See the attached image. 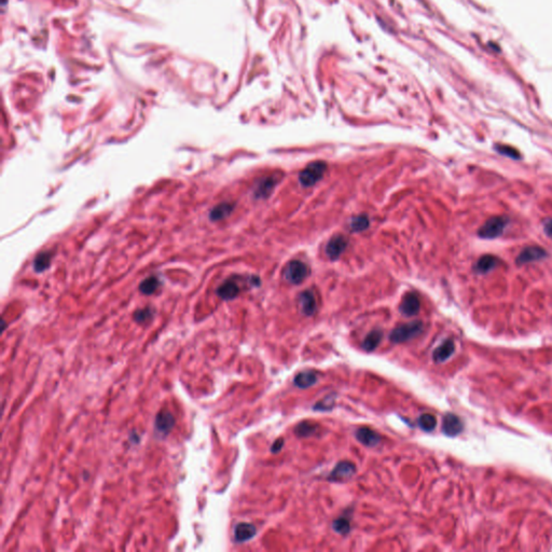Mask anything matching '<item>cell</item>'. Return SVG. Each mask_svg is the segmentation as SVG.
<instances>
[{"label": "cell", "instance_id": "16", "mask_svg": "<svg viewBox=\"0 0 552 552\" xmlns=\"http://www.w3.org/2000/svg\"><path fill=\"white\" fill-rule=\"evenodd\" d=\"M317 382V375L314 371H302L293 379V383L299 388H309Z\"/></svg>", "mask_w": 552, "mask_h": 552}, {"label": "cell", "instance_id": "12", "mask_svg": "<svg viewBox=\"0 0 552 552\" xmlns=\"http://www.w3.org/2000/svg\"><path fill=\"white\" fill-rule=\"evenodd\" d=\"M240 293V287L233 279H228L218 287L217 295L224 300H233Z\"/></svg>", "mask_w": 552, "mask_h": 552}, {"label": "cell", "instance_id": "19", "mask_svg": "<svg viewBox=\"0 0 552 552\" xmlns=\"http://www.w3.org/2000/svg\"><path fill=\"white\" fill-rule=\"evenodd\" d=\"M319 426L316 423L310 421H304L299 423L295 428V434L300 438H308L314 436L318 431Z\"/></svg>", "mask_w": 552, "mask_h": 552}, {"label": "cell", "instance_id": "2", "mask_svg": "<svg viewBox=\"0 0 552 552\" xmlns=\"http://www.w3.org/2000/svg\"><path fill=\"white\" fill-rule=\"evenodd\" d=\"M327 165L321 161H316L305 167L299 175V180L303 187H312L316 185L326 172Z\"/></svg>", "mask_w": 552, "mask_h": 552}, {"label": "cell", "instance_id": "31", "mask_svg": "<svg viewBox=\"0 0 552 552\" xmlns=\"http://www.w3.org/2000/svg\"><path fill=\"white\" fill-rule=\"evenodd\" d=\"M545 231L549 236H552V219L545 224Z\"/></svg>", "mask_w": 552, "mask_h": 552}, {"label": "cell", "instance_id": "25", "mask_svg": "<svg viewBox=\"0 0 552 552\" xmlns=\"http://www.w3.org/2000/svg\"><path fill=\"white\" fill-rule=\"evenodd\" d=\"M333 528L339 534L347 535L351 532L350 519H349V518H346V517H340V518H338L337 520H335V522L333 523Z\"/></svg>", "mask_w": 552, "mask_h": 552}, {"label": "cell", "instance_id": "7", "mask_svg": "<svg viewBox=\"0 0 552 552\" xmlns=\"http://www.w3.org/2000/svg\"><path fill=\"white\" fill-rule=\"evenodd\" d=\"M421 308V302L417 293L409 292L407 293L400 304V312L406 316H414L419 313Z\"/></svg>", "mask_w": 552, "mask_h": 552}, {"label": "cell", "instance_id": "24", "mask_svg": "<svg viewBox=\"0 0 552 552\" xmlns=\"http://www.w3.org/2000/svg\"><path fill=\"white\" fill-rule=\"evenodd\" d=\"M437 425V420L430 413H424L419 418V426L424 431H432Z\"/></svg>", "mask_w": 552, "mask_h": 552}, {"label": "cell", "instance_id": "15", "mask_svg": "<svg viewBox=\"0 0 552 552\" xmlns=\"http://www.w3.org/2000/svg\"><path fill=\"white\" fill-rule=\"evenodd\" d=\"M234 209V204L230 202H223L216 205L214 208H211L209 213V218L213 222H219L230 216Z\"/></svg>", "mask_w": 552, "mask_h": 552}, {"label": "cell", "instance_id": "18", "mask_svg": "<svg viewBox=\"0 0 552 552\" xmlns=\"http://www.w3.org/2000/svg\"><path fill=\"white\" fill-rule=\"evenodd\" d=\"M276 183H277V179L275 177H269V178H266V179H263L257 186V189L256 191H254L256 198H260V199L268 198L271 194V192L275 188Z\"/></svg>", "mask_w": 552, "mask_h": 552}, {"label": "cell", "instance_id": "23", "mask_svg": "<svg viewBox=\"0 0 552 552\" xmlns=\"http://www.w3.org/2000/svg\"><path fill=\"white\" fill-rule=\"evenodd\" d=\"M160 286V279L157 276H150L143 282H141V284L139 285V290L143 295H152L159 289Z\"/></svg>", "mask_w": 552, "mask_h": 552}, {"label": "cell", "instance_id": "29", "mask_svg": "<svg viewBox=\"0 0 552 552\" xmlns=\"http://www.w3.org/2000/svg\"><path fill=\"white\" fill-rule=\"evenodd\" d=\"M496 150L498 152H500V154L503 155H506L508 157L510 158H513V159H518L519 158V152H518L517 150H514L513 148L511 147H508V146H496Z\"/></svg>", "mask_w": 552, "mask_h": 552}, {"label": "cell", "instance_id": "27", "mask_svg": "<svg viewBox=\"0 0 552 552\" xmlns=\"http://www.w3.org/2000/svg\"><path fill=\"white\" fill-rule=\"evenodd\" d=\"M335 400H336L335 395H333V394L328 395V396L324 397V399H321L320 401H318L315 406H314V409L318 410V411H329L334 408Z\"/></svg>", "mask_w": 552, "mask_h": 552}, {"label": "cell", "instance_id": "8", "mask_svg": "<svg viewBox=\"0 0 552 552\" xmlns=\"http://www.w3.org/2000/svg\"><path fill=\"white\" fill-rule=\"evenodd\" d=\"M347 244H349V242H347V240L344 236L333 237V239H331L327 244V247H326L327 256L333 260L338 259L345 251Z\"/></svg>", "mask_w": 552, "mask_h": 552}, {"label": "cell", "instance_id": "9", "mask_svg": "<svg viewBox=\"0 0 552 552\" xmlns=\"http://www.w3.org/2000/svg\"><path fill=\"white\" fill-rule=\"evenodd\" d=\"M356 438L363 446L373 448L380 444L381 436L369 427H360L356 430Z\"/></svg>", "mask_w": 552, "mask_h": 552}, {"label": "cell", "instance_id": "4", "mask_svg": "<svg viewBox=\"0 0 552 552\" xmlns=\"http://www.w3.org/2000/svg\"><path fill=\"white\" fill-rule=\"evenodd\" d=\"M309 275L308 266L299 260H292L285 270V277L291 284H301Z\"/></svg>", "mask_w": 552, "mask_h": 552}, {"label": "cell", "instance_id": "13", "mask_svg": "<svg viewBox=\"0 0 552 552\" xmlns=\"http://www.w3.org/2000/svg\"><path fill=\"white\" fill-rule=\"evenodd\" d=\"M454 351H455L454 342L452 341V340H447V341H445L434 351V354H432V359H434L436 362H444L451 357Z\"/></svg>", "mask_w": 552, "mask_h": 552}, {"label": "cell", "instance_id": "3", "mask_svg": "<svg viewBox=\"0 0 552 552\" xmlns=\"http://www.w3.org/2000/svg\"><path fill=\"white\" fill-rule=\"evenodd\" d=\"M508 224V219L505 217H492L481 227L479 230V236L482 239H496L504 232V229Z\"/></svg>", "mask_w": 552, "mask_h": 552}, {"label": "cell", "instance_id": "21", "mask_svg": "<svg viewBox=\"0 0 552 552\" xmlns=\"http://www.w3.org/2000/svg\"><path fill=\"white\" fill-rule=\"evenodd\" d=\"M497 265H498V259L496 257L487 254V256H483L478 260L477 265H475V270H477L479 273H487V272L493 270Z\"/></svg>", "mask_w": 552, "mask_h": 552}, {"label": "cell", "instance_id": "20", "mask_svg": "<svg viewBox=\"0 0 552 552\" xmlns=\"http://www.w3.org/2000/svg\"><path fill=\"white\" fill-rule=\"evenodd\" d=\"M382 338H383V334H382L381 330L371 331V333L368 334L367 337L364 338V340H363V342H362L363 350H366L368 352L375 351L377 347L379 346V344L381 343Z\"/></svg>", "mask_w": 552, "mask_h": 552}, {"label": "cell", "instance_id": "14", "mask_svg": "<svg viewBox=\"0 0 552 552\" xmlns=\"http://www.w3.org/2000/svg\"><path fill=\"white\" fill-rule=\"evenodd\" d=\"M444 432L448 436H456L463 429L461 420L454 414H447L444 419Z\"/></svg>", "mask_w": 552, "mask_h": 552}, {"label": "cell", "instance_id": "10", "mask_svg": "<svg viewBox=\"0 0 552 552\" xmlns=\"http://www.w3.org/2000/svg\"><path fill=\"white\" fill-rule=\"evenodd\" d=\"M256 534H257V529L254 528V525L250 523L242 522L235 526L234 539L237 542H245L253 538L254 536H256Z\"/></svg>", "mask_w": 552, "mask_h": 552}, {"label": "cell", "instance_id": "26", "mask_svg": "<svg viewBox=\"0 0 552 552\" xmlns=\"http://www.w3.org/2000/svg\"><path fill=\"white\" fill-rule=\"evenodd\" d=\"M368 227H369V218L364 215L354 217L351 222V228H352V231L354 232L363 231L366 230Z\"/></svg>", "mask_w": 552, "mask_h": 552}, {"label": "cell", "instance_id": "30", "mask_svg": "<svg viewBox=\"0 0 552 552\" xmlns=\"http://www.w3.org/2000/svg\"><path fill=\"white\" fill-rule=\"evenodd\" d=\"M283 447H284V439L283 438H278V439H276L274 441V444L272 445L271 452L272 453H278L283 449Z\"/></svg>", "mask_w": 552, "mask_h": 552}, {"label": "cell", "instance_id": "11", "mask_svg": "<svg viewBox=\"0 0 552 552\" xmlns=\"http://www.w3.org/2000/svg\"><path fill=\"white\" fill-rule=\"evenodd\" d=\"M545 256H546V251L541 247H538V246H531V247L524 248L520 252L519 257L517 258V262L519 263V265H523V263L542 259Z\"/></svg>", "mask_w": 552, "mask_h": 552}, {"label": "cell", "instance_id": "17", "mask_svg": "<svg viewBox=\"0 0 552 552\" xmlns=\"http://www.w3.org/2000/svg\"><path fill=\"white\" fill-rule=\"evenodd\" d=\"M300 304L305 315L311 316L316 311L315 297L311 291H304L300 295Z\"/></svg>", "mask_w": 552, "mask_h": 552}, {"label": "cell", "instance_id": "1", "mask_svg": "<svg viewBox=\"0 0 552 552\" xmlns=\"http://www.w3.org/2000/svg\"><path fill=\"white\" fill-rule=\"evenodd\" d=\"M423 322L422 321H411L408 324H403L396 327L389 335V340L393 343H404L419 337L423 333Z\"/></svg>", "mask_w": 552, "mask_h": 552}, {"label": "cell", "instance_id": "5", "mask_svg": "<svg viewBox=\"0 0 552 552\" xmlns=\"http://www.w3.org/2000/svg\"><path fill=\"white\" fill-rule=\"evenodd\" d=\"M356 472V466L349 461L339 462L334 470L328 475V480L333 482H345L350 480Z\"/></svg>", "mask_w": 552, "mask_h": 552}, {"label": "cell", "instance_id": "22", "mask_svg": "<svg viewBox=\"0 0 552 552\" xmlns=\"http://www.w3.org/2000/svg\"><path fill=\"white\" fill-rule=\"evenodd\" d=\"M51 260H52V252L50 251H44L38 253V256L33 260V269L36 272L40 273V272L46 271L50 265Z\"/></svg>", "mask_w": 552, "mask_h": 552}, {"label": "cell", "instance_id": "6", "mask_svg": "<svg viewBox=\"0 0 552 552\" xmlns=\"http://www.w3.org/2000/svg\"><path fill=\"white\" fill-rule=\"evenodd\" d=\"M174 425H175V418L171 412L167 410H163L158 413L156 418L155 426L159 434L166 436L167 434H169V431L173 429Z\"/></svg>", "mask_w": 552, "mask_h": 552}, {"label": "cell", "instance_id": "28", "mask_svg": "<svg viewBox=\"0 0 552 552\" xmlns=\"http://www.w3.org/2000/svg\"><path fill=\"white\" fill-rule=\"evenodd\" d=\"M152 316H154V311L146 308V309L136 311L134 314V319L137 322H139V324H141V322H146L147 320L151 319Z\"/></svg>", "mask_w": 552, "mask_h": 552}]
</instances>
